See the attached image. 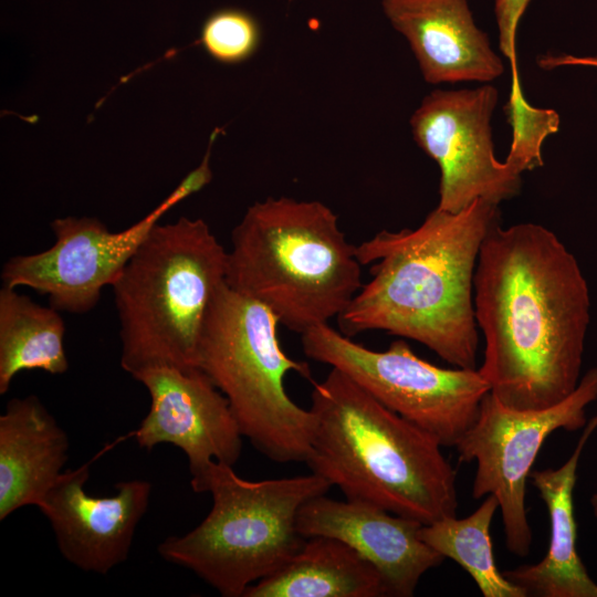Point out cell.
Wrapping results in <instances>:
<instances>
[{"mask_svg": "<svg viewBox=\"0 0 597 597\" xmlns=\"http://www.w3.org/2000/svg\"><path fill=\"white\" fill-rule=\"evenodd\" d=\"M485 347L479 371L490 392L513 409H544L580 380L590 322L587 281L575 255L533 222L486 233L473 280Z\"/></svg>", "mask_w": 597, "mask_h": 597, "instance_id": "1", "label": "cell"}, {"mask_svg": "<svg viewBox=\"0 0 597 597\" xmlns=\"http://www.w3.org/2000/svg\"><path fill=\"white\" fill-rule=\"evenodd\" d=\"M499 221V205L478 199L458 212L436 208L415 229L381 230L356 245L371 280L336 318L339 332L385 331L474 369L473 280L482 242Z\"/></svg>", "mask_w": 597, "mask_h": 597, "instance_id": "2", "label": "cell"}, {"mask_svg": "<svg viewBox=\"0 0 597 597\" xmlns=\"http://www.w3.org/2000/svg\"><path fill=\"white\" fill-rule=\"evenodd\" d=\"M305 463L346 500L430 524L457 515L455 471L440 442L337 368L313 383Z\"/></svg>", "mask_w": 597, "mask_h": 597, "instance_id": "3", "label": "cell"}, {"mask_svg": "<svg viewBox=\"0 0 597 597\" xmlns=\"http://www.w3.org/2000/svg\"><path fill=\"white\" fill-rule=\"evenodd\" d=\"M362 266L329 207L271 197L233 228L226 283L303 334L344 312L363 286Z\"/></svg>", "mask_w": 597, "mask_h": 597, "instance_id": "4", "label": "cell"}, {"mask_svg": "<svg viewBox=\"0 0 597 597\" xmlns=\"http://www.w3.org/2000/svg\"><path fill=\"white\" fill-rule=\"evenodd\" d=\"M227 251L202 219L157 223L113 283L121 366L198 368L209 305L226 281Z\"/></svg>", "mask_w": 597, "mask_h": 597, "instance_id": "5", "label": "cell"}, {"mask_svg": "<svg viewBox=\"0 0 597 597\" xmlns=\"http://www.w3.org/2000/svg\"><path fill=\"white\" fill-rule=\"evenodd\" d=\"M232 467L211 461L190 479L195 492L211 493L212 507L198 526L165 538L157 551L223 597H243L253 583L274 573L302 546L298 511L332 485L313 472L249 481Z\"/></svg>", "mask_w": 597, "mask_h": 597, "instance_id": "6", "label": "cell"}, {"mask_svg": "<svg viewBox=\"0 0 597 597\" xmlns=\"http://www.w3.org/2000/svg\"><path fill=\"white\" fill-rule=\"evenodd\" d=\"M277 317L226 281L207 311L198 343V368L226 396L243 437L274 462H305L315 417L287 395L285 376L312 380L310 365L289 357Z\"/></svg>", "mask_w": 597, "mask_h": 597, "instance_id": "7", "label": "cell"}, {"mask_svg": "<svg viewBox=\"0 0 597 597\" xmlns=\"http://www.w3.org/2000/svg\"><path fill=\"white\" fill-rule=\"evenodd\" d=\"M304 354L337 368L378 401L454 447L478 417L490 386L479 369H448L418 357L402 339L373 350L328 324L301 334Z\"/></svg>", "mask_w": 597, "mask_h": 597, "instance_id": "8", "label": "cell"}, {"mask_svg": "<svg viewBox=\"0 0 597 597\" xmlns=\"http://www.w3.org/2000/svg\"><path fill=\"white\" fill-rule=\"evenodd\" d=\"M596 399L597 367L588 369L564 400L544 409L509 408L488 392L476 419L454 446L461 462L476 463L473 499H498L511 553L525 557L531 551L526 480L544 441L558 429L585 427L586 409Z\"/></svg>", "mask_w": 597, "mask_h": 597, "instance_id": "9", "label": "cell"}, {"mask_svg": "<svg viewBox=\"0 0 597 597\" xmlns=\"http://www.w3.org/2000/svg\"><path fill=\"white\" fill-rule=\"evenodd\" d=\"M211 180L198 166L151 212L113 232L93 217H65L51 222L55 242L46 250L11 256L1 271L2 285L28 286L46 295L59 311L83 314L94 308L102 290L112 286L159 218Z\"/></svg>", "mask_w": 597, "mask_h": 597, "instance_id": "10", "label": "cell"}, {"mask_svg": "<svg viewBox=\"0 0 597 597\" xmlns=\"http://www.w3.org/2000/svg\"><path fill=\"white\" fill-rule=\"evenodd\" d=\"M498 100L491 83L436 90L413 112V140L440 169L437 208L458 212L478 199L500 205L520 193L522 174L494 154L491 118Z\"/></svg>", "mask_w": 597, "mask_h": 597, "instance_id": "11", "label": "cell"}, {"mask_svg": "<svg viewBox=\"0 0 597 597\" xmlns=\"http://www.w3.org/2000/svg\"><path fill=\"white\" fill-rule=\"evenodd\" d=\"M133 377L150 396V409L133 433L140 448L169 443L181 449L191 478L211 461L234 465L243 436L228 399L201 369L154 366Z\"/></svg>", "mask_w": 597, "mask_h": 597, "instance_id": "12", "label": "cell"}, {"mask_svg": "<svg viewBox=\"0 0 597 597\" xmlns=\"http://www.w3.org/2000/svg\"><path fill=\"white\" fill-rule=\"evenodd\" d=\"M93 460L63 471L38 507L50 522L62 556L82 570L105 575L128 558L151 484L134 479L117 483L114 495L88 494L85 483Z\"/></svg>", "mask_w": 597, "mask_h": 597, "instance_id": "13", "label": "cell"}, {"mask_svg": "<svg viewBox=\"0 0 597 597\" xmlns=\"http://www.w3.org/2000/svg\"><path fill=\"white\" fill-rule=\"evenodd\" d=\"M421 525L371 504L326 494L306 502L296 519L301 536H328L355 549L380 574L388 596L395 597L413 596L420 578L444 559L420 538Z\"/></svg>", "mask_w": 597, "mask_h": 597, "instance_id": "14", "label": "cell"}, {"mask_svg": "<svg viewBox=\"0 0 597 597\" xmlns=\"http://www.w3.org/2000/svg\"><path fill=\"white\" fill-rule=\"evenodd\" d=\"M381 8L409 43L426 82L483 84L504 73L468 0H381Z\"/></svg>", "mask_w": 597, "mask_h": 597, "instance_id": "15", "label": "cell"}, {"mask_svg": "<svg viewBox=\"0 0 597 597\" xmlns=\"http://www.w3.org/2000/svg\"><path fill=\"white\" fill-rule=\"evenodd\" d=\"M69 438L40 398L11 399L0 416V521L38 506L62 474Z\"/></svg>", "mask_w": 597, "mask_h": 597, "instance_id": "16", "label": "cell"}, {"mask_svg": "<svg viewBox=\"0 0 597 597\" xmlns=\"http://www.w3.org/2000/svg\"><path fill=\"white\" fill-rule=\"evenodd\" d=\"M597 428L594 416L570 457L559 468L531 471L530 478L548 511L549 544L536 564L521 565L503 572L527 596L597 597V583L589 576L577 552V526L574 489L579 458L588 438Z\"/></svg>", "mask_w": 597, "mask_h": 597, "instance_id": "17", "label": "cell"}, {"mask_svg": "<svg viewBox=\"0 0 597 597\" xmlns=\"http://www.w3.org/2000/svg\"><path fill=\"white\" fill-rule=\"evenodd\" d=\"M388 596L377 569L347 544L328 536L306 537L274 573L243 597Z\"/></svg>", "mask_w": 597, "mask_h": 597, "instance_id": "18", "label": "cell"}, {"mask_svg": "<svg viewBox=\"0 0 597 597\" xmlns=\"http://www.w3.org/2000/svg\"><path fill=\"white\" fill-rule=\"evenodd\" d=\"M60 311L43 306L15 287L0 289V394H6L21 371L39 369L64 374L65 324Z\"/></svg>", "mask_w": 597, "mask_h": 597, "instance_id": "19", "label": "cell"}, {"mask_svg": "<svg viewBox=\"0 0 597 597\" xmlns=\"http://www.w3.org/2000/svg\"><path fill=\"white\" fill-rule=\"evenodd\" d=\"M498 510V499L488 495L467 517L454 515L422 524L419 536L444 558L458 563L484 597H526V593L509 580L495 564L490 526Z\"/></svg>", "mask_w": 597, "mask_h": 597, "instance_id": "20", "label": "cell"}, {"mask_svg": "<svg viewBox=\"0 0 597 597\" xmlns=\"http://www.w3.org/2000/svg\"><path fill=\"white\" fill-rule=\"evenodd\" d=\"M505 109L512 127V144L505 161L521 174L542 166V144L558 130V114L532 106L522 86L511 87Z\"/></svg>", "mask_w": 597, "mask_h": 597, "instance_id": "21", "label": "cell"}, {"mask_svg": "<svg viewBox=\"0 0 597 597\" xmlns=\"http://www.w3.org/2000/svg\"><path fill=\"white\" fill-rule=\"evenodd\" d=\"M260 40V25L252 14L235 8H224L212 12L205 20L199 42L216 61L234 64L252 56Z\"/></svg>", "mask_w": 597, "mask_h": 597, "instance_id": "22", "label": "cell"}, {"mask_svg": "<svg viewBox=\"0 0 597 597\" xmlns=\"http://www.w3.org/2000/svg\"><path fill=\"white\" fill-rule=\"evenodd\" d=\"M532 0H495L494 15L499 29V45L510 61L512 81L521 80L516 61V31Z\"/></svg>", "mask_w": 597, "mask_h": 597, "instance_id": "23", "label": "cell"}, {"mask_svg": "<svg viewBox=\"0 0 597 597\" xmlns=\"http://www.w3.org/2000/svg\"><path fill=\"white\" fill-rule=\"evenodd\" d=\"M537 65L543 70H553L561 66H593L597 67V55L574 56L569 54H544L537 56Z\"/></svg>", "mask_w": 597, "mask_h": 597, "instance_id": "24", "label": "cell"}, {"mask_svg": "<svg viewBox=\"0 0 597 597\" xmlns=\"http://www.w3.org/2000/svg\"><path fill=\"white\" fill-rule=\"evenodd\" d=\"M590 505L594 515L597 517V491L590 498Z\"/></svg>", "mask_w": 597, "mask_h": 597, "instance_id": "25", "label": "cell"}, {"mask_svg": "<svg viewBox=\"0 0 597 597\" xmlns=\"http://www.w3.org/2000/svg\"><path fill=\"white\" fill-rule=\"evenodd\" d=\"M595 416L597 417V413Z\"/></svg>", "mask_w": 597, "mask_h": 597, "instance_id": "26", "label": "cell"}]
</instances>
